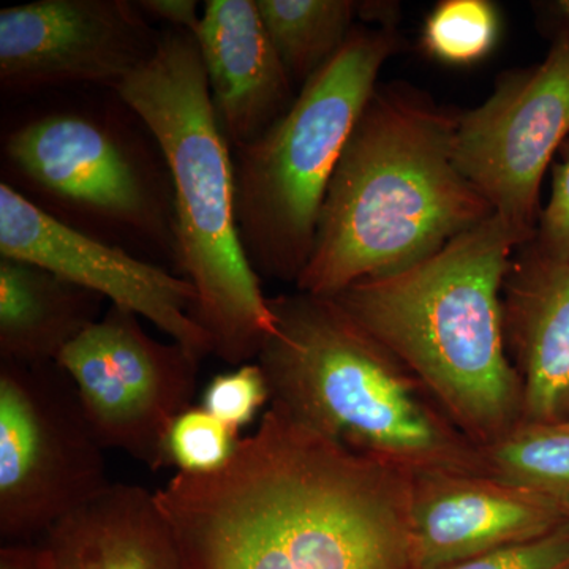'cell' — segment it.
Returning a JSON list of instances; mask_svg holds the SVG:
<instances>
[{"label":"cell","mask_w":569,"mask_h":569,"mask_svg":"<svg viewBox=\"0 0 569 569\" xmlns=\"http://www.w3.org/2000/svg\"><path fill=\"white\" fill-rule=\"evenodd\" d=\"M269 305L276 331L257 362L272 407L348 451L413 478L486 473L481 448L335 299L298 291L269 298Z\"/></svg>","instance_id":"5"},{"label":"cell","mask_w":569,"mask_h":569,"mask_svg":"<svg viewBox=\"0 0 569 569\" xmlns=\"http://www.w3.org/2000/svg\"><path fill=\"white\" fill-rule=\"evenodd\" d=\"M0 569H51V561L43 545L13 542L0 550Z\"/></svg>","instance_id":"26"},{"label":"cell","mask_w":569,"mask_h":569,"mask_svg":"<svg viewBox=\"0 0 569 569\" xmlns=\"http://www.w3.org/2000/svg\"><path fill=\"white\" fill-rule=\"evenodd\" d=\"M142 13L151 14L174 26L178 31L193 33L200 28L201 17L194 0H141L137 2Z\"/></svg>","instance_id":"25"},{"label":"cell","mask_w":569,"mask_h":569,"mask_svg":"<svg viewBox=\"0 0 569 569\" xmlns=\"http://www.w3.org/2000/svg\"><path fill=\"white\" fill-rule=\"evenodd\" d=\"M500 36V17L488 0H443L427 17L422 47L437 61L470 66L485 59Z\"/></svg>","instance_id":"20"},{"label":"cell","mask_w":569,"mask_h":569,"mask_svg":"<svg viewBox=\"0 0 569 569\" xmlns=\"http://www.w3.org/2000/svg\"><path fill=\"white\" fill-rule=\"evenodd\" d=\"M503 284L505 339L523 385V421L569 419V261L529 244Z\"/></svg>","instance_id":"15"},{"label":"cell","mask_w":569,"mask_h":569,"mask_svg":"<svg viewBox=\"0 0 569 569\" xmlns=\"http://www.w3.org/2000/svg\"><path fill=\"white\" fill-rule=\"evenodd\" d=\"M3 149L41 193L174 253L173 190L108 122L54 112L14 130Z\"/></svg>","instance_id":"10"},{"label":"cell","mask_w":569,"mask_h":569,"mask_svg":"<svg viewBox=\"0 0 569 569\" xmlns=\"http://www.w3.org/2000/svg\"><path fill=\"white\" fill-rule=\"evenodd\" d=\"M159 144L173 190L174 258L193 284L194 323L236 367L257 359L276 316L236 213L233 149L213 110L193 33H162L151 61L114 88Z\"/></svg>","instance_id":"4"},{"label":"cell","mask_w":569,"mask_h":569,"mask_svg":"<svg viewBox=\"0 0 569 569\" xmlns=\"http://www.w3.org/2000/svg\"><path fill=\"white\" fill-rule=\"evenodd\" d=\"M268 400L271 402V392L263 369L258 362H247L213 377L204 389L201 407L239 433V429L252 425Z\"/></svg>","instance_id":"22"},{"label":"cell","mask_w":569,"mask_h":569,"mask_svg":"<svg viewBox=\"0 0 569 569\" xmlns=\"http://www.w3.org/2000/svg\"><path fill=\"white\" fill-rule=\"evenodd\" d=\"M51 569H186L153 492L111 485L56 523L43 541Z\"/></svg>","instance_id":"16"},{"label":"cell","mask_w":569,"mask_h":569,"mask_svg":"<svg viewBox=\"0 0 569 569\" xmlns=\"http://www.w3.org/2000/svg\"><path fill=\"white\" fill-rule=\"evenodd\" d=\"M239 433L212 417L203 407H189L174 419L167 437L168 467L179 473H213L230 462Z\"/></svg>","instance_id":"21"},{"label":"cell","mask_w":569,"mask_h":569,"mask_svg":"<svg viewBox=\"0 0 569 569\" xmlns=\"http://www.w3.org/2000/svg\"><path fill=\"white\" fill-rule=\"evenodd\" d=\"M103 298L40 266L0 258V359L56 362L100 320Z\"/></svg>","instance_id":"17"},{"label":"cell","mask_w":569,"mask_h":569,"mask_svg":"<svg viewBox=\"0 0 569 569\" xmlns=\"http://www.w3.org/2000/svg\"><path fill=\"white\" fill-rule=\"evenodd\" d=\"M481 455L486 473L545 498L569 522V419L522 421Z\"/></svg>","instance_id":"19"},{"label":"cell","mask_w":569,"mask_h":569,"mask_svg":"<svg viewBox=\"0 0 569 569\" xmlns=\"http://www.w3.org/2000/svg\"><path fill=\"white\" fill-rule=\"evenodd\" d=\"M0 254L110 299L112 306L151 321L200 361L212 353L208 336L192 318L197 291L186 277L104 244L6 182L0 186Z\"/></svg>","instance_id":"11"},{"label":"cell","mask_w":569,"mask_h":569,"mask_svg":"<svg viewBox=\"0 0 569 569\" xmlns=\"http://www.w3.org/2000/svg\"><path fill=\"white\" fill-rule=\"evenodd\" d=\"M162 33L129 0H40L0 10V82L24 92L73 82L112 88L151 61Z\"/></svg>","instance_id":"12"},{"label":"cell","mask_w":569,"mask_h":569,"mask_svg":"<svg viewBox=\"0 0 569 569\" xmlns=\"http://www.w3.org/2000/svg\"><path fill=\"white\" fill-rule=\"evenodd\" d=\"M257 6L284 69L301 88L342 50L362 9L351 0H257Z\"/></svg>","instance_id":"18"},{"label":"cell","mask_w":569,"mask_h":569,"mask_svg":"<svg viewBox=\"0 0 569 569\" xmlns=\"http://www.w3.org/2000/svg\"><path fill=\"white\" fill-rule=\"evenodd\" d=\"M552 7L557 17H559L560 20L565 22V26H567L563 31L569 32V0H560V2L552 3Z\"/></svg>","instance_id":"27"},{"label":"cell","mask_w":569,"mask_h":569,"mask_svg":"<svg viewBox=\"0 0 569 569\" xmlns=\"http://www.w3.org/2000/svg\"><path fill=\"white\" fill-rule=\"evenodd\" d=\"M100 443L58 362L0 359V537L26 542L110 488Z\"/></svg>","instance_id":"7"},{"label":"cell","mask_w":569,"mask_h":569,"mask_svg":"<svg viewBox=\"0 0 569 569\" xmlns=\"http://www.w3.org/2000/svg\"><path fill=\"white\" fill-rule=\"evenodd\" d=\"M56 362L73 381L104 449L151 470L168 467V432L193 406L200 359L178 342L152 339L137 313L110 305Z\"/></svg>","instance_id":"8"},{"label":"cell","mask_w":569,"mask_h":569,"mask_svg":"<svg viewBox=\"0 0 569 569\" xmlns=\"http://www.w3.org/2000/svg\"><path fill=\"white\" fill-rule=\"evenodd\" d=\"M400 48L391 21L356 26L290 110L234 149L236 213L258 276L295 282L312 254L326 192L381 67Z\"/></svg>","instance_id":"6"},{"label":"cell","mask_w":569,"mask_h":569,"mask_svg":"<svg viewBox=\"0 0 569 569\" xmlns=\"http://www.w3.org/2000/svg\"><path fill=\"white\" fill-rule=\"evenodd\" d=\"M459 112L406 82L377 86L332 174L298 291L332 298L395 274L496 213L456 164Z\"/></svg>","instance_id":"2"},{"label":"cell","mask_w":569,"mask_h":569,"mask_svg":"<svg viewBox=\"0 0 569 569\" xmlns=\"http://www.w3.org/2000/svg\"><path fill=\"white\" fill-rule=\"evenodd\" d=\"M569 133V32L545 61L498 78L492 96L460 111L455 160L498 217L533 241L539 189Z\"/></svg>","instance_id":"9"},{"label":"cell","mask_w":569,"mask_h":569,"mask_svg":"<svg viewBox=\"0 0 569 569\" xmlns=\"http://www.w3.org/2000/svg\"><path fill=\"white\" fill-rule=\"evenodd\" d=\"M411 526L419 568L471 559L569 526L529 490L488 473L445 471L415 478Z\"/></svg>","instance_id":"13"},{"label":"cell","mask_w":569,"mask_h":569,"mask_svg":"<svg viewBox=\"0 0 569 569\" xmlns=\"http://www.w3.org/2000/svg\"><path fill=\"white\" fill-rule=\"evenodd\" d=\"M413 486L271 406L227 466L153 496L186 569H421Z\"/></svg>","instance_id":"1"},{"label":"cell","mask_w":569,"mask_h":569,"mask_svg":"<svg viewBox=\"0 0 569 569\" xmlns=\"http://www.w3.org/2000/svg\"><path fill=\"white\" fill-rule=\"evenodd\" d=\"M194 40L213 110L233 151L290 110L293 80L266 31L257 0H209Z\"/></svg>","instance_id":"14"},{"label":"cell","mask_w":569,"mask_h":569,"mask_svg":"<svg viewBox=\"0 0 569 569\" xmlns=\"http://www.w3.org/2000/svg\"><path fill=\"white\" fill-rule=\"evenodd\" d=\"M529 242L493 213L432 257L332 296L479 448L523 421L501 296L515 250Z\"/></svg>","instance_id":"3"},{"label":"cell","mask_w":569,"mask_h":569,"mask_svg":"<svg viewBox=\"0 0 569 569\" xmlns=\"http://www.w3.org/2000/svg\"><path fill=\"white\" fill-rule=\"evenodd\" d=\"M563 160L553 164L552 192L541 211L530 246L552 260L569 261V142Z\"/></svg>","instance_id":"24"},{"label":"cell","mask_w":569,"mask_h":569,"mask_svg":"<svg viewBox=\"0 0 569 569\" xmlns=\"http://www.w3.org/2000/svg\"><path fill=\"white\" fill-rule=\"evenodd\" d=\"M432 569H569V526L542 538Z\"/></svg>","instance_id":"23"}]
</instances>
